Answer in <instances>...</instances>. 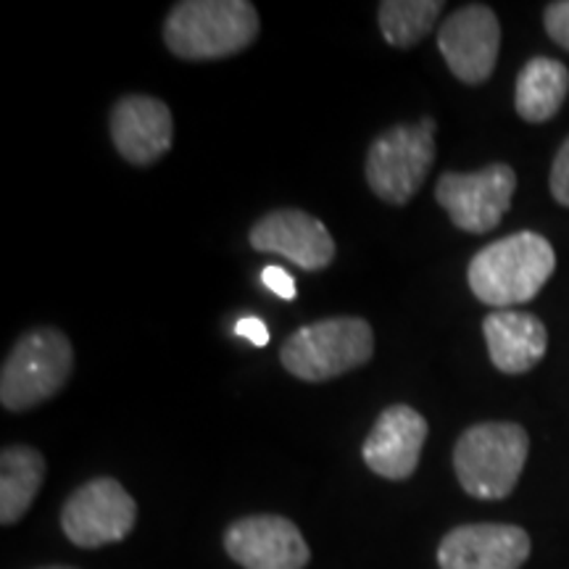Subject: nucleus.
<instances>
[{"mask_svg":"<svg viewBox=\"0 0 569 569\" xmlns=\"http://www.w3.org/2000/svg\"><path fill=\"white\" fill-rule=\"evenodd\" d=\"M557 269V253L538 232L496 240L469 261V288L488 306H517L536 298Z\"/></svg>","mask_w":569,"mask_h":569,"instance_id":"2","label":"nucleus"},{"mask_svg":"<svg viewBox=\"0 0 569 569\" xmlns=\"http://www.w3.org/2000/svg\"><path fill=\"white\" fill-rule=\"evenodd\" d=\"M517 174L509 163H490L478 172H446L436 184V198L459 230L486 234L509 211Z\"/></svg>","mask_w":569,"mask_h":569,"instance_id":"8","label":"nucleus"},{"mask_svg":"<svg viewBox=\"0 0 569 569\" xmlns=\"http://www.w3.org/2000/svg\"><path fill=\"white\" fill-rule=\"evenodd\" d=\"M261 282H264L274 296L284 298V301H293L296 298V280L284 272L282 267H267L264 272H261Z\"/></svg>","mask_w":569,"mask_h":569,"instance_id":"21","label":"nucleus"},{"mask_svg":"<svg viewBox=\"0 0 569 569\" xmlns=\"http://www.w3.org/2000/svg\"><path fill=\"white\" fill-rule=\"evenodd\" d=\"M436 161V122L396 124L375 138L367 153V182L380 201L403 206L415 198Z\"/></svg>","mask_w":569,"mask_h":569,"instance_id":"6","label":"nucleus"},{"mask_svg":"<svg viewBox=\"0 0 569 569\" xmlns=\"http://www.w3.org/2000/svg\"><path fill=\"white\" fill-rule=\"evenodd\" d=\"M46 480V459L32 446H9L0 453V522L17 525Z\"/></svg>","mask_w":569,"mask_h":569,"instance_id":"17","label":"nucleus"},{"mask_svg":"<svg viewBox=\"0 0 569 569\" xmlns=\"http://www.w3.org/2000/svg\"><path fill=\"white\" fill-rule=\"evenodd\" d=\"M427 432L430 427L417 409L403 407V403L388 407L377 417L361 446L365 465L386 480L411 478L422 457Z\"/></svg>","mask_w":569,"mask_h":569,"instance_id":"13","label":"nucleus"},{"mask_svg":"<svg viewBox=\"0 0 569 569\" xmlns=\"http://www.w3.org/2000/svg\"><path fill=\"white\" fill-rule=\"evenodd\" d=\"M530 557V536L517 525H461L438 546L440 569H519Z\"/></svg>","mask_w":569,"mask_h":569,"instance_id":"12","label":"nucleus"},{"mask_svg":"<svg viewBox=\"0 0 569 569\" xmlns=\"http://www.w3.org/2000/svg\"><path fill=\"white\" fill-rule=\"evenodd\" d=\"M446 6L440 0H382L377 21L386 42L396 48H411L432 32Z\"/></svg>","mask_w":569,"mask_h":569,"instance_id":"18","label":"nucleus"},{"mask_svg":"<svg viewBox=\"0 0 569 569\" xmlns=\"http://www.w3.org/2000/svg\"><path fill=\"white\" fill-rule=\"evenodd\" d=\"M224 549L243 569H303L311 559L301 530L274 515L232 522L224 532Z\"/></svg>","mask_w":569,"mask_h":569,"instance_id":"10","label":"nucleus"},{"mask_svg":"<svg viewBox=\"0 0 569 569\" xmlns=\"http://www.w3.org/2000/svg\"><path fill=\"white\" fill-rule=\"evenodd\" d=\"M74 372V348L56 327L24 332L6 356L0 372V403L6 411H27L59 396Z\"/></svg>","mask_w":569,"mask_h":569,"instance_id":"4","label":"nucleus"},{"mask_svg":"<svg viewBox=\"0 0 569 569\" xmlns=\"http://www.w3.org/2000/svg\"><path fill=\"white\" fill-rule=\"evenodd\" d=\"M259 27L248 0H182L163 19V42L182 61H217L246 51Z\"/></svg>","mask_w":569,"mask_h":569,"instance_id":"1","label":"nucleus"},{"mask_svg":"<svg viewBox=\"0 0 569 569\" xmlns=\"http://www.w3.org/2000/svg\"><path fill=\"white\" fill-rule=\"evenodd\" d=\"M530 438L522 425L480 422L461 432L453 446V469L461 488L482 501H501L517 488Z\"/></svg>","mask_w":569,"mask_h":569,"instance_id":"3","label":"nucleus"},{"mask_svg":"<svg viewBox=\"0 0 569 569\" xmlns=\"http://www.w3.org/2000/svg\"><path fill=\"white\" fill-rule=\"evenodd\" d=\"M490 361L503 375H525L538 365L549 348V332L528 311L498 309L482 322Z\"/></svg>","mask_w":569,"mask_h":569,"instance_id":"15","label":"nucleus"},{"mask_svg":"<svg viewBox=\"0 0 569 569\" xmlns=\"http://www.w3.org/2000/svg\"><path fill=\"white\" fill-rule=\"evenodd\" d=\"M42 569H77V567H42Z\"/></svg>","mask_w":569,"mask_h":569,"instance_id":"23","label":"nucleus"},{"mask_svg":"<svg viewBox=\"0 0 569 569\" xmlns=\"http://www.w3.org/2000/svg\"><path fill=\"white\" fill-rule=\"evenodd\" d=\"M569 92V71L561 61L549 56H536L525 63L517 77L515 109L525 122H549L561 109Z\"/></svg>","mask_w":569,"mask_h":569,"instance_id":"16","label":"nucleus"},{"mask_svg":"<svg viewBox=\"0 0 569 569\" xmlns=\"http://www.w3.org/2000/svg\"><path fill=\"white\" fill-rule=\"evenodd\" d=\"M375 356V332L367 319L330 317L311 322L282 343L280 361L306 382H327L365 367Z\"/></svg>","mask_w":569,"mask_h":569,"instance_id":"5","label":"nucleus"},{"mask_svg":"<svg viewBox=\"0 0 569 569\" xmlns=\"http://www.w3.org/2000/svg\"><path fill=\"white\" fill-rule=\"evenodd\" d=\"M234 332H238L240 338L251 340L253 346H267L269 343V330L259 317H243L238 322V327H234Z\"/></svg>","mask_w":569,"mask_h":569,"instance_id":"22","label":"nucleus"},{"mask_svg":"<svg viewBox=\"0 0 569 569\" xmlns=\"http://www.w3.org/2000/svg\"><path fill=\"white\" fill-rule=\"evenodd\" d=\"M111 140L134 167H151L172 148L174 122L169 106L151 96H127L111 109Z\"/></svg>","mask_w":569,"mask_h":569,"instance_id":"14","label":"nucleus"},{"mask_svg":"<svg viewBox=\"0 0 569 569\" xmlns=\"http://www.w3.org/2000/svg\"><path fill=\"white\" fill-rule=\"evenodd\" d=\"M551 196L569 209V138L561 142L551 167Z\"/></svg>","mask_w":569,"mask_h":569,"instance_id":"20","label":"nucleus"},{"mask_svg":"<svg viewBox=\"0 0 569 569\" xmlns=\"http://www.w3.org/2000/svg\"><path fill=\"white\" fill-rule=\"evenodd\" d=\"M248 240L256 251L277 253L306 272H322L336 259V240L317 217L301 209H277L251 227Z\"/></svg>","mask_w":569,"mask_h":569,"instance_id":"11","label":"nucleus"},{"mask_svg":"<svg viewBox=\"0 0 569 569\" xmlns=\"http://www.w3.org/2000/svg\"><path fill=\"white\" fill-rule=\"evenodd\" d=\"M138 507L113 478H96L77 488L61 509V530L80 549H101L130 536Z\"/></svg>","mask_w":569,"mask_h":569,"instance_id":"7","label":"nucleus"},{"mask_svg":"<svg viewBox=\"0 0 569 569\" xmlns=\"http://www.w3.org/2000/svg\"><path fill=\"white\" fill-rule=\"evenodd\" d=\"M438 48L451 74L465 84H482L493 74L501 48V24L493 9L469 3L438 30Z\"/></svg>","mask_w":569,"mask_h":569,"instance_id":"9","label":"nucleus"},{"mask_svg":"<svg viewBox=\"0 0 569 569\" xmlns=\"http://www.w3.org/2000/svg\"><path fill=\"white\" fill-rule=\"evenodd\" d=\"M543 24L549 38L569 51V0H557V3L546 6Z\"/></svg>","mask_w":569,"mask_h":569,"instance_id":"19","label":"nucleus"}]
</instances>
